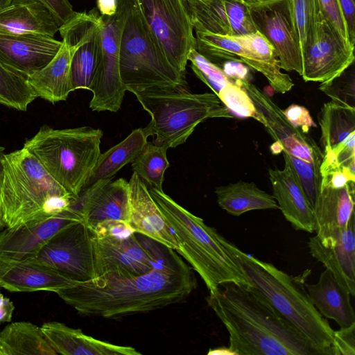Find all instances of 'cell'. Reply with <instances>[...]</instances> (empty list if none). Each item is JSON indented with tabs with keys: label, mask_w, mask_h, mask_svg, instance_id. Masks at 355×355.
Instances as JSON below:
<instances>
[{
	"label": "cell",
	"mask_w": 355,
	"mask_h": 355,
	"mask_svg": "<svg viewBox=\"0 0 355 355\" xmlns=\"http://www.w3.org/2000/svg\"><path fill=\"white\" fill-rule=\"evenodd\" d=\"M354 182L341 188L320 184L313 211L315 236L323 245L336 244L354 214Z\"/></svg>",
	"instance_id": "cell-21"
},
{
	"label": "cell",
	"mask_w": 355,
	"mask_h": 355,
	"mask_svg": "<svg viewBox=\"0 0 355 355\" xmlns=\"http://www.w3.org/2000/svg\"><path fill=\"white\" fill-rule=\"evenodd\" d=\"M41 330L57 354L62 355H140L135 348L115 345L85 334L60 322L44 323Z\"/></svg>",
	"instance_id": "cell-27"
},
{
	"label": "cell",
	"mask_w": 355,
	"mask_h": 355,
	"mask_svg": "<svg viewBox=\"0 0 355 355\" xmlns=\"http://www.w3.org/2000/svg\"><path fill=\"white\" fill-rule=\"evenodd\" d=\"M75 199L25 148L3 154L0 217L5 227L58 215L68 210Z\"/></svg>",
	"instance_id": "cell-4"
},
{
	"label": "cell",
	"mask_w": 355,
	"mask_h": 355,
	"mask_svg": "<svg viewBox=\"0 0 355 355\" xmlns=\"http://www.w3.org/2000/svg\"><path fill=\"white\" fill-rule=\"evenodd\" d=\"M148 137L145 128L135 129L124 140L101 153L83 189L98 180L112 179L121 168L133 161Z\"/></svg>",
	"instance_id": "cell-32"
},
{
	"label": "cell",
	"mask_w": 355,
	"mask_h": 355,
	"mask_svg": "<svg viewBox=\"0 0 355 355\" xmlns=\"http://www.w3.org/2000/svg\"><path fill=\"white\" fill-rule=\"evenodd\" d=\"M301 53L311 41L320 14L318 0H288Z\"/></svg>",
	"instance_id": "cell-37"
},
{
	"label": "cell",
	"mask_w": 355,
	"mask_h": 355,
	"mask_svg": "<svg viewBox=\"0 0 355 355\" xmlns=\"http://www.w3.org/2000/svg\"><path fill=\"white\" fill-rule=\"evenodd\" d=\"M151 243L157 257L151 271L126 278L98 276L55 293L80 314L105 318L148 312L186 300L197 286L194 273L174 250Z\"/></svg>",
	"instance_id": "cell-1"
},
{
	"label": "cell",
	"mask_w": 355,
	"mask_h": 355,
	"mask_svg": "<svg viewBox=\"0 0 355 355\" xmlns=\"http://www.w3.org/2000/svg\"><path fill=\"white\" fill-rule=\"evenodd\" d=\"M61 45L49 36L0 33V62L27 78L44 67Z\"/></svg>",
	"instance_id": "cell-22"
},
{
	"label": "cell",
	"mask_w": 355,
	"mask_h": 355,
	"mask_svg": "<svg viewBox=\"0 0 355 355\" xmlns=\"http://www.w3.org/2000/svg\"><path fill=\"white\" fill-rule=\"evenodd\" d=\"M355 354V324L334 331L333 355Z\"/></svg>",
	"instance_id": "cell-43"
},
{
	"label": "cell",
	"mask_w": 355,
	"mask_h": 355,
	"mask_svg": "<svg viewBox=\"0 0 355 355\" xmlns=\"http://www.w3.org/2000/svg\"><path fill=\"white\" fill-rule=\"evenodd\" d=\"M324 150L332 149L355 132V107L331 101L321 107L318 116Z\"/></svg>",
	"instance_id": "cell-34"
},
{
	"label": "cell",
	"mask_w": 355,
	"mask_h": 355,
	"mask_svg": "<svg viewBox=\"0 0 355 355\" xmlns=\"http://www.w3.org/2000/svg\"><path fill=\"white\" fill-rule=\"evenodd\" d=\"M241 85L262 116L267 132L281 144L284 151L310 163H321L323 153L311 137L293 125L283 110L250 80Z\"/></svg>",
	"instance_id": "cell-17"
},
{
	"label": "cell",
	"mask_w": 355,
	"mask_h": 355,
	"mask_svg": "<svg viewBox=\"0 0 355 355\" xmlns=\"http://www.w3.org/2000/svg\"><path fill=\"white\" fill-rule=\"evenodd\" d=\"M245 4L249 6H255L259 4L267 3L277 0H242Z\"/></svg>",
	"instance_id": "cell-51"
},
{
	"label": "cell",
	"mask_w": 355,
	"mask_h": 355,
	"mask_svg": "<svg viewBox=\"0 0 355 355\" xmlns=\"http://www.w3.org/2000/svg\"><path fill=\"white\" fill-rule=\"evenodd\" d=\"M103 132L88 126L54 129L43 125L24 144L46 172L76 198L100 155Z\"/></svg>",
	"instance_id": "cell-6"
},
{
	"label": "cell",
	"mask_w": 355,
	"mask_h": 355,
	"mask_svg": "<svg viewBox=\"0 0 355 355\" xmlns=\"http://www.w3.org/2000/svg\"><path fill=\"white\" fill-rule=\"evenodd\" d=\"M75 282L33 261L0 259V287L11 292L55 293Z\"/></svg>",
	"instance_id": "cell-26"
},
{
	"label": "cell",
	"mask_w": 355,
	"mask_h": 355,
	"mask_svg": "<svg viewBox=\"0 0 355 355\" xmlns=\"http://www.w3.org/2000/svg\"><path fill=\"white\" fill-rule=\"evenodd\" d=\"M240 1V0H239Z\"/></svg>",
	"instance_id": "cell-56"
},
{
	"label": "cell",
	"mask_w": 355,
	"mask_h": 355,
	"mask_svg": "<svg viewBox=\"0 0 355 355\" xmlns=\"http://www.w3.org/2000/svg\"><path fill=\"white\" fill-rule=\"evenodd\" d=\"M128 184L129 225L135 233L177 251L178 244L173 232L149 193L147 186L135 173Z\"/></svg>",
	"instance_id": "cell-24"
},
{
	"label": "cell",
	"mask_w": 355,
	"mask_h": 355,
	"mask_svg": "<svg viewBox=\"0 0 355 355\" xmlns=\"http://www.w3.org/2000/svg\"><path fill=\"white\" fill-rule=\"evenodd\" d=\"M218 238L248 284L296 328L319 355H333L335 330L313 304L305 286L306 277L290 275L245 253L220 234Z\"/></svg>",
	"instance_id": "cell-3"
},
{
	"label": "cell",
	"mask_w": 355,
	"mask_h": 355,
	"mask_svg": "<svg viewBox=\"0 0 355 355\" xmlns=\"http://www.w3.org/2000/svg\"><path fill=\"white\" fill-rule=\"evenodd\" d=\"M118 6V0H96V8L102 16H113L117 12Z\"/></svg>",
	"instance_id": "cell-49"
},
{
	"label": "cell",
	"mask_w": 355,
	"mask_h": 355,
	"mask_svg": "<svg viewBox=\"0 0 355 355\" xmlns=\"http://www.w3.org/2000/svg\"><path fill=\"white\" fill-rule=\"evenodd\" d=\"M5 355H56L41 328L30 322H15L0 331Z\"/></svg>",
	"instance_id": "cell-33"
},
{
	"label": "cell",
	"mask_w": 355,
	"mask_h": 355,
	"mask_svg": "<svg viewBox=\"0 0 355 355\" xmlns=\"http://www.w3.org/2000/svg\"><path fill=\"white\" fill-rule=\"evenodd\" d=\"M15 310L13 302L0 291V324L10 322Z\"/></svg>",
	"instance_id": "cell-48"
},
{
	"label": "cell",
	"mask_w": 355,
	"mask_h": 355,
	"mask_svg": "<svg viewBox=\"0 0 355 355\" xmlns=\"http://www.w3.org/2000/svg\"><path fill=\"white\" fill-rule=\"evenodd\" d=\"M169 62L184 73L196 49L193 28L182 0H135Z\"/></svg>",
	"instance_id": "cell-10"
},
{
	"label": "cell",
	"mask_w": 355,
	"mask_h": 355,
	"mask_svg": "<svg viewBox=\"0 0 355 355\" xmlns=\"http://www.w3.org/2000/svg\"><path fill=\"white\" fill-rule=\"evenodd\" d=\"M207 354L209 355H210V354L232 355V352H230V350L229 349L228 347H220V348L210 349Z\"/></svg>",
	"instance_id": "cell-50"
},
{
	"label": "cell",
	"mask_w": 355,
	"mask_h": 355,
	"mask_svg": "<svg viewBox=\"0 0 355 355\" xmlns=\"http://www.w3.org/2000/svg\"><path fill=\"white\" fill-rule=\"evenodd\" d=\"M4 150H5V148L3 146H0V173H1V161H2L3 155L4 154ZM3 227H5L2 222L1 218L0 217V231L1 230V229Z\"/></svg>",
	"instance_id": "cell-53"
},
{
	"label": "cell",
	"mask_w": 355,
	"mask_h": 355,
	"mask_svg": "<svg viewBox=\"0 0 355 355\" xmlns=\"http://www.w3.org/2000/svg\"><path fill=\"white\" fill-rule=\"evenodd\" d=\"M217 202L231 215L257 209H277L279 206L272 195L260 189L254 182L239 181L216 187Z\"/></svg>",
	"instance_id": "cell-31"
},
{
	"label": "cell",
	"mask_w": 355,
	"mask_h": 355,
	"mask_svg": "<svg viewBox=\"0 0 355 355\" xmlns=\"http://www.w3.org/2000/svg\"><path fill=\"white\" fill-rule=\"evenodd\" d=\"M0 355H5L4 354V352H3V349L2 345H1V339H0Z\"/></svg>",
	"instance_id": "cell-55"
},
{
	"label": "cell",
	"mask_w": 355,
	"mask_h": 355,
	"mask_svg": "<svg viewBox=\"0 0 355 355\" xmlns=\"http://www.w3.org/2000/svg\"><path fill=\"white\" fill-rule=\"evenodd\" d=\"M194 31L239 36L257 31L242 0H182Z\"/></svg>",
	"instance_id": "cell-19"
},
{
	"label": "cell",
	"mask_w": 355,
	"mask_h": 355,
	"mask_svg": "<svg viewBox=\"0 0 355 355\" xmlns=\"http://www.w3.org/2000/svg\"><path fill=\"white\" fill-rule=\"evenodd\" d=\"M73 52L62 41L54 58L42 69L27 76L37 97L55 103L64 101L73 92L71 62Z\"/></svg>",
	"instance_id": "cell-30"
},
{
	"label": "cell",
	"mask_w": 355,
	"mask_h": 355,
	"mask_svg": "<svg viewBox=\"0 0 355 355\" xmlns=\"http://www.w3.org/2000/svg\"><path fill=\"white\" fill-rule=\"evenodd\" d=\"M206 301L229 334L228 348L232 355H319L248 284H222Z\"/></svg>",
	"instance_id": "cell-2"
},
{
	"label": "cell",
	"mask_w": 355,
	"mask_h": 355,
	"mask_svg": "<svg viewBox=\"0 0 355 355\" xmlns=\"http://www.w3.org/2000/svg\"><path fill=\"white\" fill-rule=\"evenodd\" d=\"M82 221V215L69 208L44 220L5 227L0 231V259L32 260L58 231Z\"/></svg>",
	"instance_id": "cell-18"
},
{
	"label": "cell",
	"mask_w": 355,
	"mask_h": 355,
	"mask_svg": "<svg viewBox=\"0 0 355 355\" xmlns=\"http://www.w3.org/2000/svg\"><path fill=\"white\" fill-rule=\"evenodd\" d=\"M220 101L230 111L241 117L253 118L263 124V119L245 90L235 82L225 85L218 94Z\"/></svg>",
	"instance_id": "cell-38"
},
{
	"label": "cell",
	"mask_w": 355,
	"mask_h": 355,
	"mask_svg": "<svg viewBox=\"0 0 355 355\" xmlns=\"http://www.w3.org/2000/svg\"><path fill=\"white\" fill-rule=\"evenodd\" d=\"M46 6L58 19L60 24L70 19L75 14L68 0H36Z\"/></svg>",
	"instance_id": "cell-46"
},
{
	"label": "cell",
	"mask_w": 355,
	"mask_h": 355,
	"mask_svg": "<svg viewBox=\"0 0 355 355\" xmlns=\"http://www.w3.org/2000/svg\"><path fill=\"white\" fill-rule=\"evenodd\" d=\"M305 286L313 304L324 318L334 320L340 328L355 324L351 295L329 270L320 274L317 283H305Z\"/></svg>",
	"instance_id": "cell-29"
},
{
	"label": "cell",
	"mask_w": 355,
	"mask_h": 355,
	"mask_svg": "<svg viewBox=\"0 0 355 355\" xmlns=\"http://www.w3.org/2000/svg\"><path fill=\"white\" fill-rule=\"evenodd\" d=\"M118 1L115 15L110 17L101 15L102 54L89 89L93 93L89 107L93 111L117 112L126 91L120 74L119 53L131 0Z\"/></svg>",
	"instance_id": "cell-9"
},
{
	"label": "cell",
	"mask_w": 355,
	"mask_h": 355,
	"mask_svg": "<svg viewBox=\"0 0 355 355\" xmlns=\"http://www.w3.org/2000/svg\"><path fill=\"white\" fill-rule=\"evenodd\" d=\"M270 150L273 154H279L283 152V147L280 143L275 141L271 145Z\"/></svg>",
	"instance_id": "cell-52"
},
{
	"label": "cell",
	"mask_w": 355,
	"mask_h": 355,
	"mask_svg": "<svg viewBox=\"0 0 355 355\" xmlns=\"http://www.w3.org/2000/svg\"><path fill=\"white\" fill-rule=\"evenodd\" d=\"M283 112L290 123L304 133L315 126L309 111L303 106L293 104Z\"/></svg>",
	"instance_id": "cell-45"
},
{
	"label": "cell",
	"mask_w": 355,
	"mask_h": 355,
	"mask_svg": "<svg viewBox=\"0 0 355 355\" xmlns=\"http://www.w3.org/2000/svg\"><path fill=\"white\" fill-rule=\"evenodd\" d=\"M284 168L268 170L272 196L284 218L296 230H315L313 211L291 159L283 150Z\"/></svg>",
	"instance_id": "cell-23"
},
{
	"label": "cell",
	"mask_w": 355,
	"mask_h": 355,
	"mask_svg": "<svg viewBox=\"0 0 355 355\" xmlns=\"http://www.w3.org/2000/svg\"><path fill=\"white\" fill-rule=\"evenodd\" d=\"M12 0H0V8L4 7L9 4Z\"/></svg>",
	"instance_id": "cell-54"
},
{
	"label": "cell",
	"mask_w": 355,
	"mask_h": 355,
	"mask_svg": "<svg viewBox=\"0 0 355 355\" xmlns=\"http://www.w3.org/2000/svg\"><path fill=\"white\" fill-rule=\"evenodd\" d=\"M196 50L218 51L235 55L250 68L262 73L275 92L286 93L294 86L291 77L283 73L275 51L259 31L239 36H226L195 31Z\"/></svg>",
	"instance_id": "cell-11"
},
{
	"label": "cell",
	"mask_w": 355,
	"mask_h": 355,
	"mask_svg": "<svg viewBox=\"0 0 355 355\" xmlns=\"http://www.w3.org/2000/svg\"><path fill=\"white\" fill-rule=\"evenodd\" d=\"M191 67L196 76L205 83L217 96L228 83L234 82L216 64L193 49L188 57Z\"/></svg>",
	"instance_id": "cell-39"
},
{
	"label": "cell",
	"mask_w": 355,
	"mask_h": 355,
	"mask_svg": "<svg viewBox=\"0 0 355 355\" xmlns=\"http://www.w3.org/2000/svg\"><path fill=\"white\" fill-rule=\"evenodd\" d=\"M167 150L165 146L147 141L131 162L134 173L150 188L162 190L164 173L169 166Z\"/></svg>",
	"instance_id": "cell-35"
},
{
	"label": "cell",
	"mask_w": 355,
	"mask_h": 355,
	"mask_svg": "<svg viewBox=\"0 0 355 355\" xmlns=\"http://www.w3.org/2000/svg\"><path fill=\"white\" fill-rule=\"evenodd\" d=\"M354 45L320 12L310 43L302 51L306 81L327 82L354 62Z\"/></svg>",
	"instance_id": "cell-15"
},
{
	"label": "cell",
	"mask_w": 355,
	"mask_h": 355,
	"mask_svg": "<svg viewBox=\"0 0 355 355\" xmlns=\"http://www.w3.org/2000/svg\"><path fill=\"white\" fill-rule=\"evenodd\" d=\"M354 63L333 79L323 82L319 89L332 101L355 107Z\"/></svg>",
	"instance_id": "cell-40"
},
{
	"label": "cell",
	"mask_w": 355,
	"mask_h": 355,
	"mask_svg": "<svg viewBox=\"0 0 355 355\" xmlns=\"http://www.w3.org/2000/svg\"><path fill=\"white\" fill-rule=\"evenodd\" d=\"M112 180H101L82 189L70 207L82 215L89 228L105 220L128 223V182L123 178Z\"/></svg>",
	"instance_id": "cell-20"
},
{
	"label": "cell",
	"mask_w": 355,
	"mask_h": 355,
	"mask_svg": "<svg viewBox=\"0 0 355 355\" xmlns=\"http://www.w3.org/2000/svg\"><path fill=\"white\" fill-rule=\"evenodd\" d=\"M36 98L26 77L0 62V105L26 111Z\"/></svg>",
	"instance_id": "cell-36"
},
{
	"label": "cell",
	"mask_w": 355,
	"mask_h": 355,
	"mask_svg": "<svg viewBox=\"0 0 355 355\" xmlns=\"http://www.w3.org/2000/svg\"><path fill=\"white\" fill-rule=\"evenodd\" d=\"M92 232L84 222L69 225L54 234L32 260L74 282L96 275Z\"/></svg>",
	"instance_id": "cell-12"
},
{
	"label": "cell",
	"mask_w": 355,
	"mask_h": 355,
	"mask_svg": "<svg viewBox=\"0 0 355 355\" xmlns=\"http://www.w3.org/2000/svg\"><path fill=\"white\" fill-rule=\"evenodd\" d=\"M138 234L139 237L134 232L125 236L103 238L92 234L96 277L126 278L153 270L157 257L151 239Z\"/></svg>",
	"instance_id": "cell-13"
},
{
	"label": "cell",
	"mask_w": 355,
	"mask_h": 355,
	"mask_svg": "<svg viewBox=\"0 0 355 355\" xmlns=\"http://www.w3.org/2000/svg\"><path fill=\"white\" fill-rule=\"evenodd\" d=\"M60 26L57 17L36 0H12L0 8V33L54 37Z\"/></svg>",
	"instance_id": "cell-28"
},
{
	"label": "cell",
	"mask_w": 355,
	"mask_h": 355,
	"mask_svg": "<svg viewBox=\"0 0 355 355\" xmlns=\"http://www.w3.org/2000/svg\"><path fill=\"white\" fill-rule=\"evenodd\" d=\"M151 121L145 127L153 143L168 149L184 144L209 118H233L214 93L192 94L185 88L154 89L135 94Z\"/></svg>",
	"instance_id": "cell-7"
},
{
	"label": "cell",
	"mask_w": 355,
	"mask_h": 355,
	"mask_svg": "<svg viewBox=\"0 0 355 355\" xmlns=\"http://www.w3.org/2000/svg\"><path fill=\"white\" fill-rule=\"evenodd\" d=\"M171 226L180 254L198 273L209 293L226 282L248 284L243 273L218 238V232L178 204L163 190L148 189Z\"/></svg>",
	"instance_id": "cell-5"
},
{
	"label": "cell",
	"mask_w": 355,
	"mask_h": 355,
	"mask_svg": "<svg viewBox=\"0 0 355 355\" xmlns=\"http://www.w3.org/2000/svg\"><path fill=\"white\" fill-rule=\"evenodd\" d=\"M350 42L355 44V1L338 0Z\"/></svg>",
	"instance_id": "cell-47"
},
{
	"label": "cell",
	"mask_w": 355,
	"mask_h": 355,
	"mask_svg": "<svg viewBox=\"0 0 355 355\" xmlns=\"http://www.w3.org/2000/svg\"><path fill=\"white\" fill-rule=\"evenodd\" d=\"M120 74L126 91L185 88L184 73L168 60L135 1L131 0L120 46Z\"/></svg>",
	"instance_id": "cell-8"
},
{
	"label": "cell",
	"mask_w": 355,
	"mask_h": 355,
	"mask_svg": "<svg viewBox=\"0 0 355 355\" xmlns=\"http://www.w3.org/2000/svg\"><path fill=\"white\" fill-rule=\"evenodd\" d=\"M288 155L313 209L320 183L321 163H310Z\"/></svg>",
	"instance_id": "cell-41"
},
{
	"label": "cell",
	"mask_w": 355,
	"mask_h": 355,
	"mask_svg": "<svg viewBox=\"0 0 355 355\" xmlns=\"http://www.w3.org/2000/svg\"><path fill=\"white\" fill-rule=\"evenodd\" d=\"M318 2L323 15L328 18L341 35L349 41L345 18L338 0H318Z\"/></svg>",
	"instance_id": "cell-42"
},
{
	"label": "cell",
	"mask_w": 355,
	"mask_h": 355,
	"mask_svg": "<svg viewBox=\"0 0 355 355\" xmlns=\"http://www.w3.org/2000/svg\"><path fill=\"white\" fill-rule=\"evenodd\" d=\"M248 7L257 31L273 46L281 68L302 76L301 48L288 0Z\"/></svg>",
	"instance_id": "cell-16"
},
{
	"label": "cell",
	"mask_w": 355,
	"mask_h": 355,
	"mask_svg": "<svg viewBox=\"0 0 355 355\" xmlns=\"http://www.w3.org/2000/svg\"><path fill=\"white\" fill-rule=\"evenodd\" d=\"M102 16L96 8L76 12L59 28L62 42L73 52L71 62L73 91L90 89L102 54Z\"/></svg>",
	"instance_id": "cell-14"
},
{
	"label": "cell",
	"mask_w": 355,
	"mask_h": 355,
	"mask_svg": "<svg viewBox=\"0 0 355 355\" xmlns=\"http://www.w3.org/2000/svg\"><path fill=\"white\" fill-rule=\"evenodd\" d=\"M354 223V214L334 245H323L316 236L311 237L308 243L312 257L321 262L352 296L355 294Z\"/></svg>",
	"instance_id": "cell-25"
},
{
	"label": "cell",
	"mask_w": 355,
	"mask_h": 355,
	"mask_svg": "<svg viewBox=\"0 0 355 355\" xmlns=\"http://www.w3.org/2000/svg\"><path fill=\"white\" fill-rule=\"evenodd\" d=\"M89 229L92 234L98 238L125 236L135 232L128 223L116 220H103Z\"/></svg>",
	"instance_id": "cell-44"
}]
</instances>
